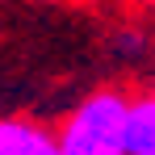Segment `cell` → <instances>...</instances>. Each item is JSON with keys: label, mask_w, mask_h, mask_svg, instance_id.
Instances as JSON below:
<instances>
[{"label": "cell", "mask_w": 155, "mask_h": 155, "mask_svg": "<svg viewBox=\"0 0 155 155\" xmlns=\"http://www.w3.org/2000/svg\"><path fill=\"white\" fill-rule=\"evenodd\" d=\"M134 97L122 88H97L80 97L67 117L59 122V151L63 155H130L126 126Z\"/></svg>", "instance_id": "1"}, {"label": "cell", "mask_w": 155, "mask_h": 155, "mask_svg": "<svg viewBox=\"0 0 155 155\" xmlns=\"http://www.w3.org/2000/svg\"><path fill=\"white\" fill-rule=\"evenodd\" d=\"M0 155H63L59 130L38 117H0Z\"/></svg>", "instance_id": "2"}, {"label": "cell", "mask_w": 155, "mask_h": 155, "mask_svg": "<svg viewBox=\"0 0 155 155\" xmlns=\"http://www.w3.org/2000/svg\"><path fill=\"white\" fill-rule=\"evenodd\" d=\"M126 151L130 155H155V92H143L130 105Z\"/></svg>", "instance_id": "3"}, {"label": "cell", "mask_w": 155, "mask_h": 155, "mask_svg": "<svg viewBox=\"0 0 155 155\" xmlns=\"http://www.w3.org/2000/svg\"><path fill=\"white\" fill-rule=\"evenodd\" d=\"M117 51H122V54L130 51V59L143 54V38H138V29H122V34H117Z\"/></svg>", "instance_id": "4"}, {"label": "cell", "mask_w": 155, "mask_h": 155, "mask_svg": "<svg viewBox=\"0 0 155 155\" xmlns=\"http://www.w3.org/2000/svg\"><path fill=\"white\" fill-rule=\"evenodd\" d=\"M134 4H143V8H151V13H155V0H134Z\"/></svg>", "instance_id": "5"}, {"label": "cell", "mask_w": 155, "mask_h": 155, "mask_svg": "<svg viewBox=\"0 0 155 155\" xmlns=\"http://www.w3.org/2000/svg\"><path fill=\"white\" fill-rule=\"evenodd\" d=\"M151 92H155V88H151Z\"/></svg>", "instance_id": "6"}]
</instances>
